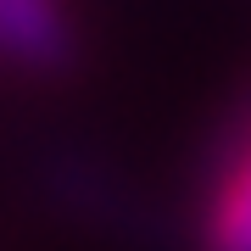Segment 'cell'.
<instances>
[{
    "label": "cell",
    "instance_id": "6da1fadb",
    "mask_svg": "<svg viewBox=\"0 0 251 251\" xmlns=\"http://www.w3.org/2000/svg\"><path fill=\"white\" fill-rule=\"evenodd\" d=\"M0 56L28 73H56L73 56L62 0H0Z\"/></svg>",
    "mask_w": 251,
    "mask_h": 251
},
{
    "label": "cell",
    "instance_id": "7a4b0ae2",
    "mask_svg": "<svg viewBox=\"0 0 251 251\" xmlns=\"http://www.w3.org/2000/svg\"><path fill=\"white\" fill-rule=\"evenodd\" d=\"M201 251H251V128L218 168L201 218Z\"/></svg>",
    "mask_w": 251,
    "mask_h": 251
}]
</instances>
